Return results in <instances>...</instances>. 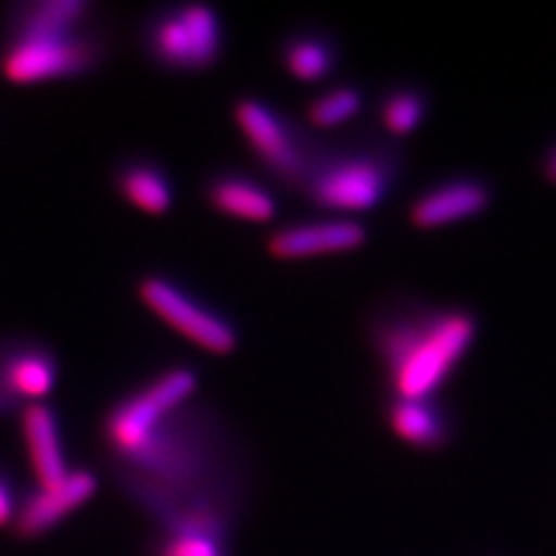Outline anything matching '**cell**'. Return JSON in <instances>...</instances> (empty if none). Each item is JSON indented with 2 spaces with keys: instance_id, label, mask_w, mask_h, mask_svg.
<instances>
[{
  "instance_id": "obj_16",
  "label": "cell",
  "mask_w": 556,
  "mask_h": 556,
  "mask_svg": "<svg viewBox=\"0 0 556 556\" xmlns=\"http://www.w3.org/2000/svg\"><path fill=\"white\" fill-rule=\"evenodd\" d=\"M230 531V525L216 519H169L159 525L151 556H228Z\"/></svg>"
},
{
  "instance_id": "obj_13",
  "label": "cell",
  "mask_w": 556,
  "mask_h": 556,
  "mask_svg": "<svg viewBox=\"0 0 556 556\" xmlns=\"http://www.w3.org/2000/svg\"><path fill=\"white\" fill-rule=\"evenodd\" d=\"M490 204V190L473 179L447 181L431 188L410 206V223L420 230L443 228L457 220L473 218Z\"/></svg>"
},
{
  "instance_id": "obj_22",
  "label": "cell",
  "mask_w": 556,
  "mask_h": 556,
  "mask_svg": "<svg viewBox=\"0 0 556 556\" xmlns=\"http://www.w3.org/2000/svg\"><path fill=\"white\" fill-rule=\"evenodd\" d=\"M545 177L552 186H556V147L549 151L547 161H545Z\"/></svg>"
},
{
  "instance_id": "obj_7",
  "label": "cell",
  "mask_w": 556,
  "mask_h": 556,
  "mask_svg": "<svg viewBox=\"0 0 556 556\" xmlns=\"http://www.w3.org/2000/svg\"><path fill=\"white\" fill-rule=\"evenodd\" d=\"M137 294L155 316L181 337L214 355H230L239 345V332L230 318L195 298L169 276L147 274L139 278Z\"/></svg>"
},
{
  "instance_id": "obj_21",
  "label": "cell",
  "mask_w": 556,
  "mask_h": 556,
  "mask_svg": "<svg viewBox=\"0 0 556 556\" xmlns=\"http://www.w3.org/2000/svg\"><path fill=\"white\" fill-rule=\"evenodd\" d=\"M20 503H22L20 486H16L8 468L0 464V529L14 525L16 513H20Z\"/></svg>"
},
{
  "instance_id": "obj_4",
  "label": "cell",
  "mask_w": 556,
  "mask_h": 556,
  "mask_svg": "<svg viewBox=\"0 0 556 556\" xmlns=\"http://www.w3.org/2000/svg\"><path fill=\"white\" fill-rule=\"evenodd\" d=\"M112 42L102 14L79 26L0 30V75L12 84L89 77L110 61Z\"/></svg>"
},
{
  "instance_id": "obj_9",
  "label": "cell",
  "mask_w": 556,
  "mask_h": 556,
  "mask_svg": "<svg viewBox=\"0 0 556 556\" xmlns=\"http://www.w3.org/2000/svg\"><path fill=\"white\" fill-rule=\"evenodd\" d=\"M96 490L98 478L86 468L70 471V476L54 486H33L22 494L20 513H16L12 529L24 541H35V538L56 529L67 515L81 508Z\"/></svg>"
},
{
  "instance_id": "obj_2",
  "label": "cell",
  "mask_w": 556,
  "mask_h": 556,
  "mask_svg": "<svg viewBox=\"0 0 556 556\" xmlns=\"http://www.w3.org/2000/svg\"><path fill=\"white\" fill-rule=\"evenodd\" d=\"M464 311L388 308L371 320V341L394 399H431L476 339Z\"/></svg>"
},
{
  "instance_id": "obj_15",
  "label": "cell",
  "mask_w": 556,
  "mask_h": 556,
  "mask_svg": "<svg viewBox=\"0 0 556 556\" xmlns=\"http://www.w3.org/2000/svg\"><path fill=\"white\" fill-rule=\"evenodd\" d=\"M278 56L290 77L316 84L334 75L341 61V49L332 33L306 26L286 35L278 47Z\"/></svg>"
},
{
  "instance_id": "obj_1",
  "label": "cell",
  "mask_w": 556,
  "mask_h": 556,
  "mask_svg": "<svg viewBox=\"0 0 556 556\" xmlns=\"http://www.w3.org/2000/svg\"><path fill=\"white\" fill-rule=\"evenodd\" d=\"M193 367H169L114 399L100 422L112 473L155 525L186 513L239 519L247 457L225 417L198 402Z\"/></svg>"
},
{
  "instance_id": "obj_11",
  "label": "cell",
  "mask_w": 556,
  "mask_h": 556,
  "mask_svg": "<svg viewBox=\"0 0 556 556\" xmlns=\"http://www.w3.org/2000/svg\"><path fill=\"white\" fill-rule=\"evenodd\" d=\"M202 193L208 206L237 220L269 223L278 212L271 188L239 169H218L208 174Z\"/></svg>"
},
{
  "instance_id": "obj_17",
  "label": "cell",
  "mask_w": 556,
  "mask_h": 556,
  "mask_svg": "<svg viewBox=\"0 0 556 556\" xmlns=\"http://www.w3.org/2000/svg\"><path fill=\"white\" fill-rule=\"evenodd\" d=\"M390 429L404 443L420 450H437L447 443L445 413L431 399H394L388 404Z\"/></svg>"
},
{
  "instance_id": "obj_19",
  "label": "cell",
  "mask_w": 556,
  "mask_h": 556,
  "mask_svg": "<svg viewBox=\"0 0 556 556\" xmlns=\"http://www.w3.org/2000/svg\"><path fill=\"white\" fill-rule=\"evenodd\" d=\"M362 104H364V96L357 86L339 84L308 100L306 118L313 128H334L345 124L348 118L357 116Z\"/></svg>"
},
{
  "instance_id": "obj_5",
  "label": "cell",
  "mask_w": 556,
  "mask_h": 556,
  "mask_svg": "<svg viewBox=\"0 0 556 556\" xmlns=\"http://www.w3.org/2000/svg\"><path fill=\"white\" fill-rule=\"evenodd\" d=\"M137 35L147 61L165 73H204L218 65L225 51L218 12L200 3L153 10Z\"/></svg>"
},
{
  "instance_id": "obj_10",
  "label": "cell",
  "mask_w": 556,
  "mask_h": 556,
  "mask_svg": "<svg viewBox=\"0 0 556 556\" xmlns=\"http://www.w3.org/2000/svg\"><path fill=\"white\" fill-rule=\"evenodd\" d=\"M367 239L369 230L351 218L304 220L274 230L267 239V251L276 260H304L355 251L364 247Z\"/></svg>"
},
{
  "instance_id": "obj_12",
  "label": "cell",
  "mask_w": 556,
  "mask_h": 556,
  "mask_svg": "<svg viewBox=\"0 0 556 556\" xmlns=\"http://www.w3.org/2000/svg\"><path fill=\"white\" fill-rule=\"evenodd\" d=\"M20 417L35 480L40 486H54L63 482L70 476V468L56 410L45 402H35L28 404Z\"/></svg>"
},
{
  "instance_id": "obj_8",
  "label": "cell",
  "mask_w": 556,
  "mask_h": 556,
  "mask_svg": "<svg viewBox=\"0 0 556 556\" xmlns=\"http://www.w3.org/2000/svg\"><path fill=\"white\" fill-rule=\"evenodd\" d=\"M59 355L38 337H0V417H20L59 382Z\"/></svg>"
},
{
  "instance_id": "obj_6",
  "label": "cell",
  "mask_w": 556,
  "mask_h": 556,
  "mask_svg": "<svg viewBox=\"0 0 556 556\" xmlns=\"http://www.w3.org/2000/svg\"><path fill=\"white\" fill-rule=\"evenodd\" d=\"M235 121L267 177L300 193L323 147V137L269 102L251 96L235 102Z\"/></svg>"
},
{
  "instance_id": "obj_18",
  "label": "cell",
  "mask_w": 556,
  "mask_h": 556,
  "mask_svg": "<svg viewBox=\"0 0 556 556\" xmlns=\"http://www.w3.org/2000/svg\"><path fill=\"white\" fill-rule=\"evenodd\" d=\"M96 16H100V8L89 0H20L5 5L3 30L79 26Z\"/></svg>"
},
{
  "instance_id": "obj_3",
  "label": "cell",
  "mask_w": 556,
  "mask_h": 556,
  "mask_svg": "<svg viewBox=\"0 0 556 556\" xmlns=\"http://www.w3.org/2000/svg\"><path fill=\"white\" fill-rule=\"evenodd\" d=\"M399 153L380 139H323L300 195L327 212H369L399 179Z\"/></svg>"
},
{
  "instance_id": "obj_14",
  "label": "cell",
  "mask_w": 556,
  "mask_h": 556,
  "mask_svg": "<svg viewBox=\"0 0 556 556\" xmlns=\"http://www.w3.org/2000/svg\"><path fill=\"white\" fill-rule=\"evenodd\" d=\"M116 193L147 214H167L174 204V181L169 172L149 155H128L112 169Z\"/></svg>"
},
{
  "instance_id": "obj_20",
  "label": "cell",
  "mask_w": 556,
  "mask_h": 556,
  "mask_svg": "<svg viewBox=\"0 0 556 556\" xmlns=\"http://www.w3.org/2000/svg\"><path fill=\"white\" fill-rule=\"evenodd\" d=\"M427 112V98L422 91L410 89H392L380 100V121L392 135H408L422 124Z\"/></svg>"
}]
</instances>
